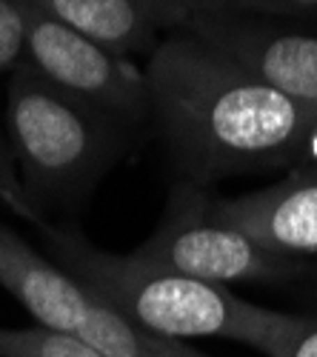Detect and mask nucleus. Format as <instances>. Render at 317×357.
I'll use <instances>...</instances> for the list:
<instances>
[{"label": "nucleus", "instance_id": "8", "mask_svg": "<svg viewBox=\"0 0 317 357\" xmlns=\"http://www.w3.org/2000/svg\"><path fill=\"white\" fill-rule=\"evenodd\" d=\"M0 286L17 297L38 326L75 337H80L98 303L61 263H49L6 226H0Z\"/></svg>", "mask_w": 317, "mask_h": 357}, {"label": "nucleus", "instance_id": "2", "mask_svg": "<svg viewBox=\"0 0 317 357\" xmlns=\"http://www.w3.org/2000/svg\"><path fill=\"white\" fill-rule=\"evenodd\" d=\"M49 249L69 275L137 329L160 337H226L277 351L297 314L249 303L229 286L197 280L155 266L137 263L132 255H111L86 243L77 231L40 226Z\"/></svg>", "mask_w": 317, "mask_h": 357}, {"label": "nucleus", "instance_id": "5", "mask_svg": "<svg viewBox=\"0 0 317 357\" xmlns=\"http://www.w3.org/2000/svg\"><path fill=\"white\" fill-rule=\"evenodd\" d=\"M26 63L66 95L111 114L126 126L152 117L146 72L129 63V57L103 49L35 6L29 20Z\"/></svg>", "mask_w": 317, "mask_h": 357}, {"label": "nucleus", "instance_id": "4", "mask_svg": "<svg viewBox=\"0 0 317 357\" xmlns=\"http://www.w3.org/2000/svg\"><path fill=\"white\" fill-rule=\"evenodd\" d=\"M212 200L215 197H209L200 183L180 181L157 229L129 255L155 269L220 286L300 275L303 266L295 257H280L232 223L220 220L212 212Z\"/></svg>", "mask_w": 317, "mask_h": 357}, {"label": "nucleus", "instance_id": "6", "mask_svg": "<svg viewBox=\"0 0 317 357\" xmlns=\"http://www.w3.org/2000/svg\"><path fill=\"white\" fill-rule=\"evenodd\" d=\"M183 32L200 38L311 109H317V35L275 26L266 17H194Z\"/></svg>", "mask_w": 317, "mask_h": 357}, {"label": "nucleus", "instance_id": "17", "mask_svg": "<svg viewBox=\"0 0 317 357\" xmlns=\"http://www.w3.org/2000/svg\"><path fill=\"white\" fill-rule=\"evenodd\" d=\"M157 3H163V6H171L175 12H180V15L186 17V26H189V20H192V12H189V9L180 3V0H157ZM186 26H183V29H186ZM183 29H180V32H183Z\"/></svg>", "mask_w": 317, "mask_h": 357}, {"label": "nucleus", "instance_id": "16", "mask_svg": "<svg viewBox=\"0 0 317 357\" xmlns=\"http://www.w3.org/2000/svg\"><path fill=\"white\" fill-rule=\"evenodd\" d=\"M169 357H206V354H200V351H194V349L183 346V340H171Z\"/></svg>", "mask_w": 317, "mask_h": 357}, {"label": "nucleus", "instance_id": "11", "mask_svg": "<svg viewBox=\"0 0 317 357\" xmlns=\"http://www.w3.org/2000/svg\"><path fill=\"white\" fill-rule=\"evenodd\" d=\"M29 0H0V75H12L26 63L29 46Z\"/></svg>", "mask_w": 317, "mask_h": 357}, {"label": "nucleus", "instance_id": "13", "mask_svg": "<svg viewBox=\"0 0 317 357\" xmlns=\"http://www.w3.org/2000/svg\"><path fill=\"white\" fill-rule=\"evenodd\" d=\"M272 357H317V312L297 314L295 326L280 340Z\"/></svg>", "mask_w": 317, "mask_h": 357}, {"label": "nucleus", "instance_id": "1", "mask_svg": "<svg viewBox=\"0 0 317 357\" xmlns=\"http://www.w3.org/2000/svg\"><path fill=\"white\" fill-rule=\"evenodd\" d=\"M152 117L183 181L295 166L317 149V109L277 92L189 32H169L146 66Z\"/></svg>", "mask_w": 317, "mask_h": 357}, {"label": "nucleus", "instance_id": "15", "mask_svg": "<svg viewBox=\"0 0 317 357\" xmlns=\"http://www.w3.org/2000/svg\"><path fill=\"white\" fill-rule=\"evenodd\" d=\"M261 17H286V20H317V0H257Z\"/></svg>", "mask_w": 317, "mask_h": 357}, {"label": "nucleus", "instance_id": "7", "mask_svg": "<svg viewBox=\"0 0 317 357\" xmlns=\"http://www.w3.org/2000/svg\"><path fill=\"white\" fill-rule=\"evenodd\" d=\"M212 212L280 255H317V166H297L286 181L240 197H215Z\"/></svg>", "mask_w": 317, "mask_h": 357}, {"label": "nucleus", "instance_id": "14", "mask_svg": "<svg viewBox=\"0 0 317 357\" xmlns=\"http://www.w3.org/2000/svg\"><path fill=\"white\" fill-rule=\"evenodd\" d=\"M194 17H261L257 0H180ZM189 20V23H192Z\"/></svg>", "mask_w": 317, "mask_h": 357}, {"label": "nucleus", "instance_id": "12", "mask_svg": "<svg viewBox=\"0 0 317 357\" xmlns=\"http://www.w3.org/2000/svg\"><path fill=\"white\" fill-rule=\"evenodd\" d=\"M0 203L9 206V209L35 223L38 229L46 223L43 215L35 209V203L29 200V195L23 192V183H20V174H17V166H15V158H12V149H9V137H6V126H3V117H0Z\"/></svg>", "mask_w": 317, "mask_h": 357}, {"label": "nucleus", "instance_id": "3", "mask_svg": "<svg viewBox=\"0 0 317 357\" xmlns=\"http://www.w3.org/2000/svg\"><path fill=\"white\" fill-rule=\"evenodd\" d=\"M3 126L23 192L40 215L43 206H72L89 195L121 155L126 129L29 63L9 75Z\"/></svg>", "mask_w": 317, "mask_h": 357}, {"label": "nucleus", "instance_id": "9", "mask_svg": "<svg viewBox=\"0 0 317 357\" xmlns=\"http://www.w3.org/2000/svg\"><path fill=\"white\" fill-rule=\"evenodd\" d=\"M29 3L121 57L152 54L169 32H180L186 26L180 12L157 0H29Z\"/></svg>", "mask_w": 317, "mask_h": 357}, {"label": "nucleus", "instance_id": "10", "mask_svg": "<svg viewBox=\"0 0 317 357\" xmlns=\"http://www.w3.org/2000/svg\"><path fill=\"white\" fill-rule=\"evenodd\" d=\"M0 357H106L83 337L54 332L46 326L0 329Z\"/></svg>", "mask_w": 317, "mask_h": 357}]
</instances>
